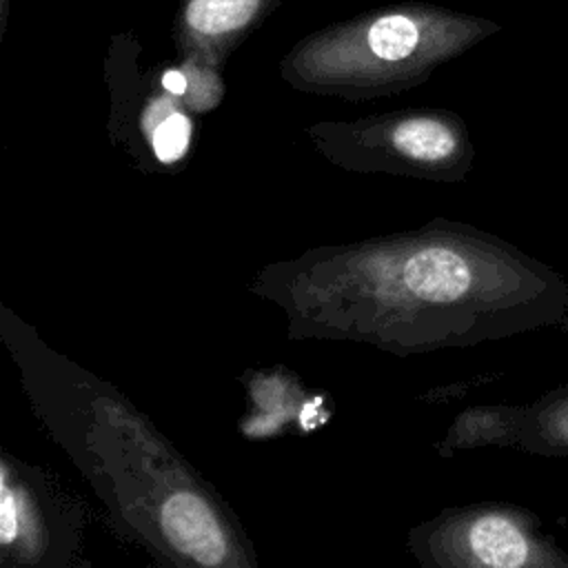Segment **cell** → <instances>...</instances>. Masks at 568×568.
I'll list each match as a JSON object with an SVG mask.
<instances>
[{"label":"cell","instance_id":"cell-1","mask_svg":"<svg viewBox=\"0 0 568 568\" xmlns=\"http://www.w3.org/2000/svg\"><path fill=\"white\" fill-rule=\"evenodd\" d=\"M160 521L169 541L197 564L217 566L224 561V535L209 506L193 493L171 495L162 504Z\"/></svg>","mask_w":568,"mask_h":568},{"label":"cell","instance_id":"cell-2","mask_svg":"<svg viewBox=\"0 0 568 568\" xmlns=\"http://www.w3.org/2000/svg\"><path fill=\"white\" fill-rule=\"evenodd\" d=\"M470 268L450 248H426L406 264V286L428 302H453L470 286Z\"/></svg>","mask_w":568,"mask_h":568},{"label":"cell","instance_id":"cell-3","mask_svg":"<svg viewBox=\"0 0 568 568\" xmlns=\"http://www.w3.org/2000/svg\"><path fill=\"white\" fill-rule=\"evenodd\" d=\"M468 550L477 564L517 568L530 564L532 548L524 530L504 515H484L468 528Z\"/></svg>","mask_w":568,"mask_h":568},{"label":"cell","instance_id":"cell-4","mask_svg":"<svg viewBox=\"0 0 568 568\" xmlns=\"http://www.w3.org/2000/svg\"><path fill=\"white\" fill-rule=\"evenodd\" d=\"M395 146L419 162H442L457 149L455 133L439 120L417 118L402 122L393 133Z\"/></svg>","mask_w":568,"mask_h":568},{"label":"cell","instance_id":"cell-5","mask_svg":"<svg viewBox=\"0 0 568 568\" xmlns=\"http://www.w3.org/2000/svg\"><path fill=\"white\" fill-rule=\"evenodd\" d=\"M257 0H191L186 18L200 33H224L248 22Z\"/></svg>","mask_w":568,"mask_h":568},{"label":"cell","instance_id":"cell-6","mask_svg":"<svg viewBox=\"0 0 568 568\" xmlns=\"http://www.w3.org/2000/svg\"><path fill=\"white\" fill-rule=\"evenodd\" d=\"M419 40V31L406 16H384L368 31L371 51L382 60L406 58Z\"/></svg>","mask_w":568,"mask_h":568},{"label":"cell","instance_id":"cell-7","mask_svg":"<svg viewBox=\"0 0 568 568\" xmlns=\"http://www.w3.org/2000/svg\"><path fill=\"white\" fill-rule=\"evenodd\" d=\"M189 135H191V124L182 113L166 115L153 131L155 155L164 162H173L182 158L189 144Z\"/></svg>","mask_w":568,"mask_h":568},{"label":"cell","instance_id":"cell-8","mask_svg":"<svg viewBox=\"0 0 568 568\" xmlns=\"http://www.w3.org/2000/svg\"><path fill=\"white\" fill-rule=\"evenodd\" d=\"M0 532L4 544H11L18 532V506L13 501V493L9 490L7 481H2V497H0Z\"/></svg>","mask_w":568,"mask_h":568},{"label":"cell","instance_id":"cell-9","mask_svg":"<svg viewBox=\"0 0 568 568\" xmlns=\"http://www.w3.org/2000/svg\"><path fill=\"white\" fill-rule=\"evenodd\" d=\"M162 84L171 93H184V89H186V80H184V75L180 71H166L162 75Z\"/></svg>","mask_w":568,"mask_h":568},{"label":"cell","instance_id":"cell-10","mask_svg":"<svg viewBox=\"0 0 568 568\" xmlns=\"http://www.w3.org/2000/svg\"><path fill=\"white\" fill-rule=\"evenodd\" d=\"M559 435L564 442H568V408L561 413V419H559V426H557Z\"/></svg>","mask_w":568,"mask_h":568}]
</instances>
